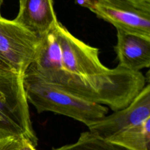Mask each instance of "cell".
<instances>
[{
  "label": "cell",
  "mask_w": 150,
  "mask_h": 150,
  "mask_svg": "<svg viewBox=\"0 0 150 150\" xmlns=\"http://www.w3.org/2000/svg\"><path fill=\"white\" fill-rule=\"evenodd\" d=\"M54 32L60 50H43L28 67L45 81L113 111L128 105L145 86L146 79L141 72L119 65L105 67L98 48L73 36L60 22Z\"/></svg>",
  "instance_id": "1"
},
{
  "label": "cell",
  "mask_w": 150,
  "mask_h": 150,
  "mask_svg": "<svg viewBox=\"0 0 150 150\" xmlns=\"http://www.w3.org/2000/svg\"><path fill=\"white\" fill-rule=\"evenodd\" d=\"M23 88L28 102L36 111L62 114L86 126L107 115L108 108L91 103L50 84L29 67L22 74Z\"/></svg>",
  "instance_id": "2"
},
{
  "label": "cell",
  "mask_w": 150,
  "mask_h": 150,
  "mask_svg": "<svg viewBox=\"0 0 150 150\" xmlns=\"http://www.w3.org/2000/svg\"><path fill=\"white\" fill-rule=\"evenodd\" d=\"M26 139L35 146L38 139L33 128L22 74L0 70V138Z\"/></svg>",
  "instance_id": "3"
},
{
  "label": "cell",
  "mask_w": 150,
  "mask_h": 150,
  "mask_svg": "<svg viewBox=\"0 0 150 150\" xmlns=\"http://www.w3.org/2000/svg\"><path fill=\"white\" fill-rule=\"evenodd\" d=\"M41 39L0 15V56L23 74L33 62Z\"/></svg>",
  "instance_id": "4"
},
{
  "label": "cell",
  "mask_w": 150,
  "mask_h": 150,
  "mask_svg": "<svg viewBox=\"0 0 150 150\" xmlns=\"http://www.w3.org/2000/svg\"><path fill=\"white\" fill-rule=\"evenodd\" d=\"M92 12L117 30L150 39V12L125 0H97Z\"/></svg>",
  "instance_id": "5"
},
{
  "label": "cell",
  "mask_w": 150,
  "mask_h": 150,
  "mask_svg": "<svg viewBox=\"0 0 150 150\" xmlns=\"http://www.w3.org/2000/svg\"><path fill=\"white\" fill-rule=\"evenodd\" d=\"M150 118V85L147 83L126 107L91 123L87 127L96 135L108 139L127 128L140 124Z\"/></svg>",
  "instance_id": "6"
},
{
  "label": "cell",
  "mask_w": 150,
  "mask_h": 150,
  "mask_svg": "<svg viewBox=\"0 0 150 150\" xmlns=\"http://www.w3.org/2000/svg\"><path fill=\"white\" fill-rule=\"evenodd\" d=\"M13 21L40 39L59 22L53 0H19V12Z\"/></svg>",
  "instance_id": "7"
},
{
  "label": "cell",
  "mask_w": 150,
  "mask_h": 150,
  "mask_svg": "<svg viewBox=\"0 0 150 150\" xmlns=\"http://www.w3.org/2000/svg\"><path fill=\"white\" fill-rule=\"evenodd\" d=\"M117 42L114 46L118 65L132 71L150 66V39L117 30Z\"/></svg>",
  "instance_id": "8"
},
{
  "label": "cell",
  "mask_w": 150,
  "mask_h": 150,
  "mask_svg": "<svg viewBox=\"0 0 150 150\" xmlns=\"http://www.w3.org/2000/svg\"><path fill=\"white\" fill-rule=\"evenodd\" d=\"M107 140L128 150H149L150 118L118 132Z\"/></svg>",
  "instance_id": "9"
},
{
  "label": "cell",
  "mask_w": 150,
  "mask_h": 150,
  "mask_svg": "<svg viewBox=\"0 0 150 150\" xmlns=\"http://www.w3.org/2000/svg\"><path fill=\"white\" fill-rule=\"evenodd\" d=\"M52 150H128L94 133L81 132L77 140L71 144L64 145Z\"/></svg>",
  "instance_id": "10"
},
{
  "label": "cell",
  "mask_w": 150,
  "mask_h": 150,
  "mask_svg": "<svg viewBox=\"0 0 150 150\" xmlns=\"http://www.w3.org/2000/svg\"><path fill=\"white\" fill-rule=\"evenodd\" d=\"M21 140L12 137L0 138V150H18Z\"/></svg>",
  "instance_id": "11"
},
{
  "label": "cell",
  "mask_w": 150,
  "mask_h": 150,
  "mask_svg": "<svg viewBox=\"0 0 150 150\" xmlns=\"http://www.w3.org/2000/svg\"><path fill=\"white\" fill-rule=\"evenodd\" d=\"M136 7L145 11L150 12V0H125Z\"/></svg>",
  "instance_id": "12"
},
{
  "label": "cell",
  "mask_w": 150,
  "mask_h": 150,
  "mask_svg": "<svg viewBox=\"0 0 150 150\" xmlns=\"http://www.w3.org/2000/svg\"><path fill=\"white\" fill-rule=\"evenodd\" d=\"M97 0H76V3L78 5L88 9L92 12L94 8Z\"/></svg>",
  "instance_id": "13"
},
{
  "label": "cell",
  "mask_w": 150,
  "mask_h": 150,
  "mask_svg": "<svg viewBox=\"0 0 150 150\" xmlns=\"http://www.w3.org/2000/svg\"><path fill=\"white\" fill-rule=\"evenodd\" d=\"M29 141L26 139H22L21 145L18 150H37Z\"/></svg>",
  "instance_id": "14"
},
{
  "label": "cell",
  "mask_w": 150,
  "mask_h": 150,
  "mask_svg": "<svg viewBox=\"0 0 150 150\" xmlns=\"http://www.w3.org/2000/svg\"><path fill=\"white\" fill-rule=\"evenodd\" d=\"M0 70H13V68L2 56H0Z\"/></svg>",
  "instance_id": "15"
},
{
  "label": "cell",
  "mask_w": 150,
  "mask_h": 150,
  "mask_svg": "<svg viewBox=\"0 0 150 150\" xmlns=\"http://www.w3.org/2000/svg\"><path fill=\"white\" fill-rule=\"evenodd\" d=\"M3 2H4V0H0V11H1V7L3 4ZM0 15H1V12H0Z\"/></svg>",
  "instance_id": "16"
}]
</instances>
